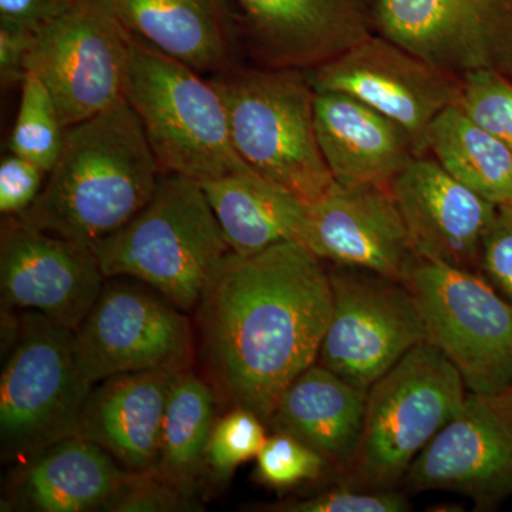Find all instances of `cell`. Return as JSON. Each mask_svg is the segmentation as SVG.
<instances>
[{
  "mask_svg": "<svg viewBox=\"0 0 512 512\" xmlns=\"http://www.w3.org/2000/svg\"><path fill=\"white\" fill-rule=\"evenodd\" d=\"M332 309L329 269L298 242L229 256L195 309L218 399L266 423L285 390L318 363Z\"/></svg>",
  "mask_w": 512,
  "mask_h": 512,
  "instance_id": "1",
  "label": "cell"
},
{
  "mask_svg": "<svg viewBox=\"0 0 512 512\" xmlns=\"http://www.w3.org/2000/svg\"><path fill=\"white\" fill-rule=\"evenodd\" d=\"M127 100L66 128L60 156L20 221L93 247L143 210L163 175Z\"/></svg>",
  "mask_w": 512,
  "mask_h": 512,
  "instance_id": "2",
  "label": "cell"
},
{
  "mask_svg": "<svg viewBox=\"0 0 512 512\" xmlns=\"http://www.w3.org/2000/svg\"><path fill=\"white\" fill-rule=\"evenodd\" d=\"M92 248L106 279H137L187 313L234 254L201 185L175 174L161 175L146 207Z\"/></svg>",
  "mask_w": 512,
  "mask_h": 512,
  "instance_id": "3",
  "label": "cell"
},
{
  "mask_svg": "<svg viewBox=\"0 0 512 512\" xmlns=\"http://www.w3.org/2000/svg\"><path fill=\"white\" fill-rule=\"evenodd\" d=\"M211 82L224 100L232 144L255 174L306 204L332 187L316 134L309 70L235 64Z\"/></svg>",
  "mask_w": 512,
  "mask_h": 512,
  "instance_id": "4",
  "label": "cell"
},
{
  "mask_svg": "<svg viewBox=\"0 0 512 512\" xmlns=\"http://www.w3.org/2000/svg\"><path fill=\"white\" fill-rule=\"evenodd\" d=\"M126 100L164 174L204 184L251 173L232 144L227 109L215 84L136 36Z\"/></svg>",
  "mask_w": 512,
  "mask_h": 512,
  "instance_id": "5",
  "label": "cell"
},
{
  "mask_svg": "<svg viewBox=\"0 0 512 512\" xmlns=\"http://www.w3.org/2000/svg\"><path fill=\"white\" fill-rule=\"evenodd\" d=\"M466 384L453 363L420 343L367 392L365 423L349 485L397 490L414 460L463 409Z\"/></svg>",
  "mask_w": 512,
  "mask_h": 512,
  "instance_id": "6",
  "label": "cell"
},
{
  "mask_svg": "<svg viewBox=\"0 0 512 512\" xmlns=\"http://www.w3.org/2000/svg\"><path fill=\"white\" fill-rule=\"evenodd\" d=\"M73 330L36 312L16 320L0 379L3 463L25 461L76 434L90 387L80 379Z\"/></svg>",
  "mask_w": 512,
  "mask_h": 512,
  "instance_id": "7",
  "label": "cell"
},
{
  "mask_svg": "<svg viewBox=\"0 0 512 512\" xmlns=\"http://www.w3.org/2000/svg\"><path fill=\"white\" fill-rule=\"evenodd\" d=\"M427 342L453 363L468 393L512 390V305L480 274L420 259L406 282Z\"/></svg>",
  "mask_w": 512,
  "mask_h": 512,
  "instance_id": "8",
  "label": "cell"
},
{
  "mask_svg": "<svg viewBox=\"0 0 512 512\" xmlns=\"http://www.w3.org/2000/svg\"><path fill=\"white\" fill-rule=\"evenodd\" d=\"M131 43L111 0H74L33 33L28 72L49 87L64 127L126 99Z\"/></svg>",
  "mask_w": 512,
  "mask_h": 512,
  "instance_id": "9",
  "label": "cell"
},
{
  "mask_svg": "<svg viewBox=\"0 0 512 512\" xmlns=\"http://www.w3.org/2000/svg\"><path fill=\"white\" fill-rule=\"evenodd\" d=\"M333 309L319 365L369 392L410 350L427 342L419 303L404 282L333 265Z\"/></svg>",
  "mask_w": 512,
  "mask_h": 512,
  "instance_id": "10",
  "label": "cell"
},
{
  "mask_svg": "<svg viewBox=\"0 0 512 512\" xmlns=\"http://www.w3.org/2000/svg\"><path fill=\"white\" fill-rule=\"evenodd\" d=\"M110 278L73 330L74 363L87 387L127 373L190 367L194 333L184 311L160 293Z\"/></svg>",
  "mask_w": 512,
  "mask_h": 512,
  "instance_id": "11",
  "label": "cell"
},
{
  "mask_svg": "<svg viewBox=\"0 0 512 512\" xmlns=\"http://www.w3.org/2000/svg\"><path fill=\"white\" fill-rule=\"evenodd\" d=\"M375 33L458 79H512V0H376Z\"/></svg>",
  "mask_w": 512,
  "mask_h": 512,
  "instance_id": "12",
  "label": "cell"
},
{
  "mask_svg": "<svg viewBox=\"0 0 512 512\" xmlns=\"http://www.w3.org/2000/svg\"><path fill=\"white\" fill-rule=\"evenodd\" d=\"M315 92L345 93L409 131L420 156L430 124L458 103L461 79L404 47L372 35L330 62L309 70Z\"/></svg>",
  "mask_w": 512,
  "mask_h": 512,
  "instance_id": "13",
  "label": "cell"
},
{
  "mask_svg": "<svg viewBox=\"0 0 512 512\" xmlns=\"http://www.w3.org/2000/svg\"><path fill=\"white\" fill-rule=\"evenodd\" d=\"M412 493L450 491L488 511L512 497V392L468 393L407 471Z\"/></svg>",
  "mask_w": 512,
  "mask_h": 512,
  "instance_id": "14",
  "label": "cell"
},
{
  "mask_svg": "<svg viewBox=\"0 0 512 512\" xmlns=\"http://www.w3.org/2000/svg\"><path fill=\"white\" fill-rule=\"evenodd\" d=\"M106 276L93 248L6 217L0 232L3 306L36 312L76 330L99 299Z\"/></svg>",
  "mask_w": 512,
  "mask_h": 512,
  "instance_id": "15",
  "label": "cell"
},
{
  "mask_svg": "<svg viewBox=\"0 0 512 512\" xmlns=\"http://www.w3.org/2000/svg\"><path fill=\"white\" fill-rule=\"evenodd\" d=\"M303 247L333 265L406 282L420 261L390 187L332 184L308 204Z\"/></svg>",
  "mask_w": 512,
  "mask_h": 512,
  "instance_id": "16",
  "label": "cell"
},
{
  "mask_svg": "<svg viewBox=\"0 0 512 512\" xmlns=\"http://www.w3.org/2000/svg\"><path fill=\"white\" fill-rule=\"evenodd\" d=\"M258 66L313 70L375 35L376 0H234Z\"/></svg>",
  "mask_w": 512,
  "mask_h": 512,
  "instance_id": "17",
  "label": "cell"
},
{
  "mask_svg": "<svg viewBox=\"0 0 512 512\" xmlns=\"http://www.w3.org/2000/svg\"><path fill=\"white\" fill-rule=\"evenodd\" d=\"M390 191L421 259L480 274L481 247L498 205L458 183L429 154L414 158Z\"/></svg>",
  "mask_w": 512,
  "mask_h": 512,
  "instance_id": "18",
  "label": "cell"
},
{
  "mask_svg": "<svg viewBox=\"0 0 512 512\" xmlns=\"http://www.w3.org/2000/svg\"><path fill=\"white\" fill-rule=\"evenodd\" d=\"M174 373H127L94 384L74 436L104 448L128 473L157 471Z\"/></svg>",
  "mask_w": 512,
  "mask_h": 512,
  "instance_id": "19",
  "label": "cell"
},
{
  "mask_svg": "<svg viewBox=\"0 0 512 512\" xmlns=\"http://www.w3.org/2000/svg\"><path fill=\"white\" fill-rule=\"evenodd\" d=\"M316 134L333 180L390 187L419 157L409 131L345 93L316 92Z\"/></svg>",
  "mask_w": 512,
  "mask_h": 512,
  "instance_id": "20",
  "label": "cell"
},
{
  "mask_svg": "<svg viewBox=\"0 0 512 512\" xmlns=\"http://www.w3.org/2000/svg\"><path fill=\"white\" fill-rule=\"evenodd\" d=\"M128 474L104 448L67 437L18 468L8 488L9 505L37 512L101 511Z\"/></svg>",
  "mask_w": 512,
  "mask_h": 512,
  "instance_id": "21",
  "label": "cell"
},
{
  "mask_svg": "<svg viewBox=\"0 0 512 512\" xmlns=\"http://www.w3.org/2000/svg\"><path fill=\"white\" fill-rule=\"evenodd\" d=\"M366 402L365 390L315 363L285 390L266 426L301 440L346 476L362 436Z\"/></svg>",
  "mask_w": 512,
  "mask_h": 512,
  "instance_id": "22",
  "label": "cell"
},
{
  "mask_svg": "<svg viewBox=\"0 0 512 512\" xmlns=\"http://www.w3.org/2000/svg\"><path fill=\"white\" fill-rule=\"evenodd\" d=\"M131 35L198 73L235 66V26L222 0H111Z\"/></svg>",
  "mask_w": 512,
  "mask_h": 512,
  "instance_id": "23",
  "label": "cell"
},
{
  "mask_svg": "<svg viewBox=\"0 0 512 512\" xmlns=\"http://www.w3.org/2000/svg\"><path fill=\"white\" fill-rule=\"evenodd\" d=\"M232 252L249 256L281 242L303 245L308 204L255 173L200 184Z\"/></svg>",
  "mask_w": 512,
  "mask_h": 512,
  "instance_id": "24",
  "label": "cell"
},
{
  "mask_svg": "<svg viewBox=\"0 0 512 512\" xmlns=\"http://www.w3.org/2000/svg\"><path fill=\"white\" fill-rule=\"evenodd\" d=\"M426 153L458 183L495 205L512 202V153L457 104L441 111L426 134Z\"/></svg>",
  "mask_w": 512,
  "mask_h": 512,
  "instance_id": "25",
  "label": "cell"
},
{
  "mask_svg": "<svg viewBox=\"0 0 512 512\" xmlns=\"http://www.w3.org/2000/svg\"><path fill=\"white\" fill-rule=\"evenodd\" d=\"M217 394L187 367L175 372L168 394L157 473L194 497L205 471V450L215 423Z\"/></svg>",
  "mask_w": 512,
  "mask_h": 512,
  "instance_id": "26",
  "label": "cell"
},
{
  "mask_svg": "<svg viewBox=\"0 0 512 512\" xmlns=\"http://www.w3.org/2000/svg\"><path fill=\"white\" fill-rule=\"evenodd\" d=\"M20 87L22 94L9 138V153L26 158L50 173L62 151L66 127L49 87L39 74L29 70Z\"/></svg>",
  "mask_w": 512,
  "mask_h": 512,
  "instance_id": "27",
  "label": "cell"
},
{
  "mask_svg": "<svg viewBox=\"0 0 512 512\" xmlns=\"http://www.w3.org/2000/svg\"><path fill=\"white\" fill-rule=\"evenodd\" d=\"M266 423L245 407H232L212 426L205 470L217 480H228L241 464L258 457L266 439Z\"/></svg>",
  "mask_w": 512,
  "mask_h": 512,
  "instance_id": "28",
  "label": "cell"
},
{
  "mask_svg": "<svg viewBox=\"0 0 512 512\" xmlns=\"http://www.w3.org/2000/svg\"><path fill=\"white\" fill-rule=\"evenodd\" d=\"M457 106L512 153L511 77L494 70L468 73L461 79Z\"/></svg>",
  "mask_w": 512,
  "mask_h": 512,
  "instance_id": "29",
  "label": "cell"
},
{
  "mask_svg": "<svg viewBox=\"0 0 512 512\" xmlns=\"http://www.w3.org/2000/svg\"><path fill=\"white\" fill-rule=\"evenodd\" d=\"M328 466L318 451L289 434L274 431L256 457V477L269 487L288 488L318 480Z\"/></svg>",
  "mask_w": 512,
  "mask_h": 512,
  "instance_id": "30",
  "label": "cell"
},
{
  "mask_svg": "<svg viewBox=\"0 0 512 512\" xmlns=\"http://www.w3.org/2000/svg\"><path fill=\"white\" fill-rule=\"evenodd\" d=\"M268 512H404L410 503L397 490H365V488H333L308 498L258 505Z\"/></svg>",
  "mask_w": 512,
  "mask_h": 512,
  "instance_id": "31",
  "label": "cell"
},
{
  "mask_svg": "<svg viewBox=\"0 0 512 512\" xmlns=\"http://www.w3.org/2000/svg\"><path fill=\"white\" fill-rule=\"evenodd\" d=\"M192 495L168 483L157 471L130 473L111 495L101 511L109 512H184L198 511Z\"/></svg>",
  "mask_w": 512,
  "mask_h": 512,
  "instance_id": "32",
  "label": "cell"
},
{
  "mask_svg": "<svg viewBox=\"0 0 512 512\" xmlns=\"http://www.w3.org/2000/svg\"><path fill=\"white\" fill-rule=\"evenodd\" d=\"M480 275L512 305V202L498 205L485 234Z\"/></svg>",
  "mask_w": 512,
  "mask_h": 512,
  "instance_id": "33",
  "label": "cell"
},
{
  "mask_svg": "<svg viewBox=\"0 0 512 512\" xmlns=\"http://www.w3.org/2000/svg\"><path fill=\"white\" fill-rule=\"evenodd\" d=\"M42 167L9 153L0 163V212L18 217L39 197L47 180Z\"/></svg>",
  "mask_w": 512,
  "mask_h": 512,
  "instance_id": "34",
  "label": "cell"
},
{
  "mask_svg": "<svg viewBox=\"0 0 512 512\" xmlns=\"http://www.w3.org/2000/svg\"><path fill=\"white\" fill-rule=\"evenodd\" d=\"M33 33L28 29L0 23V79L3 86H15L25 80Z\"/></svg>",
  "mask_w": 512,
  "mask_h": 512,
  "instance_id": "35",
  "label": "cell"
},
{
  "mask_svg": "<svg viewBox=\"0 0 512 512\" xmlns=\"http://www.w3.org/2000/svg\"><path fill=\"white\" fill-rule=\"evenodd\" d=\"M73 3L74 0H0V23L36 32Z\"/></svg>",
  "mask_w": 512,
  "mask_h": 512,
  "instance_id": "36",
  "label": "cell"
},
{
  "mask_svg": "<svg viewBox=\"0 0 512 512\" xmlns=\"http://www.w3.org/2000/svg\"><path fill=\"white\" fill-rule=\"evenodd\" d=\"M511 392H512V390H511Z\"/></svg>",
  "mask_w": 512,
  "mask_h": 512,
  "instance_id": "37",
  "label": "cell"
}]
</instances>
